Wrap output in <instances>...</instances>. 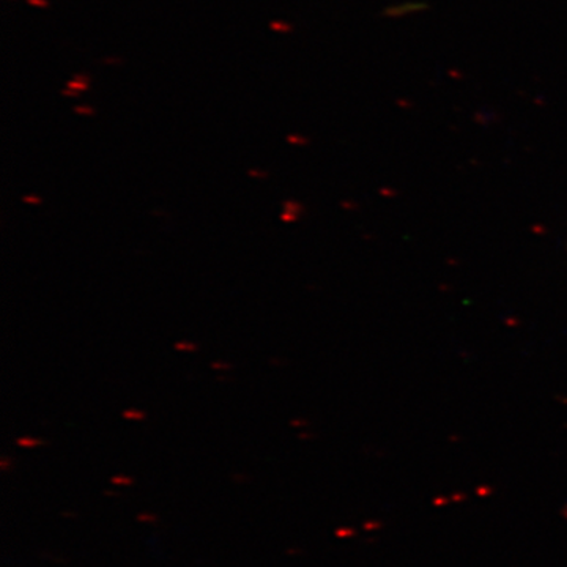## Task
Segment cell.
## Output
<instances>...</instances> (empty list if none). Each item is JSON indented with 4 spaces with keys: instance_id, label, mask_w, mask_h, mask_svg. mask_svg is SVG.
Instances as JSON below:
<instances>
[{
    "instance_id": "cell-1",
    "label": "cell",
    "mask_w": 567,
    "mask_h": 567,
    "mask_svg": "<svg viewBox=\"0 0 567 567\" xmlns=\"http://www.w3.org/2000/svg\"><path fill=\"white\" fill-rule=\"evenodd\" d=\"M89 84H91V82H85V81L76 80V78H73V80L66 82V89H71V91H76L80 93L87 92Z\"/></svg>"
},
{
    "instance_id": "cell-2",
    "label": "cell",
    "mask_w": 567,
    "mask_h": 567,
    "mask_svg": "<svg viewBox=\"0 0 567 567\" xmlns=\"http://www.w3.org/2000/svg\"><path fill=\"white\" fill-rule=\"evenodd\" d=\"M270 29H271V31L279 32V33L292 32V25H290L289 22H284V21L271 22Z\"/></svg>"
},
{
    "instance_id": "cell-3",
    "label": "cell",
    "mask_w": 567,
    "mask_h": 567,
    "mask_svg": "<svg viewBox=\"0 0 567 567\" xmlns=\"http://www.w3.org/2000/svg\"><path fill=\"white\" fill-rule=\"evenodd\" d=\"M73 111L76 112V114H80V115H93V114H95V110H93V107H91V106H76V107H74Z\"/></svg>"
},
{
    "instance_id": "cell-4",
    "label": "cell",
    "mask_w": 567,
    "mask_h": 567,
    "mask_svg": "<svg viewBox=\"0 0 567 567\" xmlns=\"http://www.w3.org/2000/svg\"><path fill=\"white\" fill-rule=\"evenodd\" d=\"M29 6L39 7V9H48L50 0H28Z\"/></svg>"
},
{
    "instance_id": "cell-5",
    "label": "cell",
    "mask_w": 567,
    "mask_h": 567,
    "mask_svg": "<svg viewBox=\"0 0 567 567\" xmlns=\"http://www.w3.org/2000/svg\"><path fill=\"white\" fill-rule=\"evenodd\" d=\"M62 95L70 96V99H80L81 93L76 91H71V89H63Z\"/></svg>"
},
{
    "instance_id": "cell-6",
    "label": "cell",
    "mask_w": 567,
    "mask_h": 567,
    "mask_svg": "<svg viewBox=\"0 0 567 567\" xmlns=\"http://www.w3.org/2000/svg\"><path fill=\"white\" fill-rule=\"evenodd\" d=\"M287 141H289L290 144H305V141L298 136H287Z\"/></svg>"
},
{
    "instance_id": "cell-7",
    "label": "cell",
    "mask_w": 567,
    "mask_h": 567,
    "mask_svg": "<svg viewBox=\"0 0 567 567\" xmlns=\"http://www.w3.org/2000/svg\"><path fill=\"white\" fill-rule=\"evenodd\" d=\"M125 417H134V420H137V417H142V413H137V412H125Z\"/></svg>"
},
{
    "instance_id": "cell-8",
    "label": "cell",
    "mask_w": 567,
    "mask_h": 567,
    "mask_svg": "<svg viewBox=\"0 0 567 567\" xmlns=\"http://www.w3.org/2000/svg\"><path fill=\"white\" fill-rule=\"evenodd\" d=\"M24 200H31V204H40V199H37V197H24Z\"/></svg>"
},
{
    "instance_id": "cell-9",
    "label": "cell",
    "mask_w": 567,
    "mask_h": 567,
    "mask_svg": "<svg viewBox=\"0 0 567 567\" xmlns=\"http://www.w3.org/2000/svg\"><path fill=\"white\" fill-rule=\"evenodd\" d=\"M249 175H259V178H264L265 175L267 174H264V173H257V171H249Z\"/></svg>"
},
{
    "instance_id": "cell-10",
    "label": "cell",
    "mask_w": 567,
    "mask_h": 567,
    "mask_svg": "<svg viewBox=\"0 0 567 567\" xmlns=\"http://www.w3.org/2000/svg\"><path fill=\"white\" fill-rule=\"evenodd\" d=\"M177 349H189V350H194V349H196V347H194V346H177Z\"/></svg>"
}]
</instances>
